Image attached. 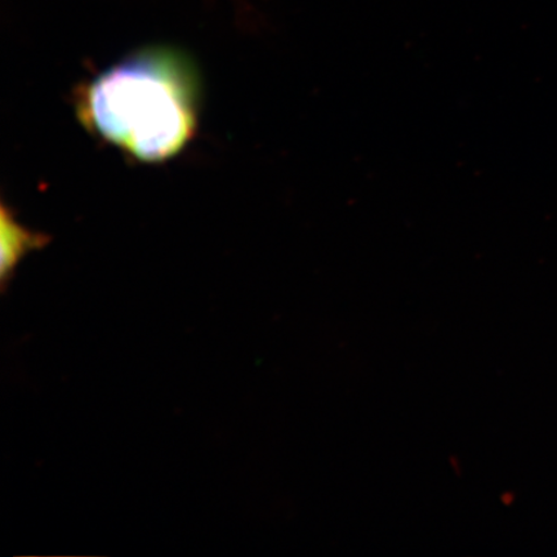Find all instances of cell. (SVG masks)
<instances>
[{
	"label": "cell",
	"mask_w": 557,
	"mask_h": 557,
	"mask_svg": "<svg viewBox=\"0 0 557 557\" xmlns=\"http://www.w3.org/2000/svg\"><path fill=\"white\" fill-rule=\"evenodd\" d=\"M197 70L184 52L144 48L83 88L82 122L141 162L178 154L197 127Z\"/></svg>",
	"instance_id": "obj_1"
},
{
	"label": "cell",
	"mask_w": 557,
	"mask_h": 557,
	"mask_svg": "<svg viewBox=\"0 0 557 557\" xmlns=\"http://www.w3.org/2000/svg\"><path fill=\"white\" fill-rule=\"evenodd\" d=\"M3 218L9 221V225H7L3 220V228L10 233V236L4 235L3 238L2 275L3 281H5L7 274L11 273V270L16 267L20 257L25 253V250L40 247L41 238L40 235H33L26 232L12 218L9 219V215L4 214Z\"/></svg>",
	"instance_id": "obj_2"
}]
</instances>
